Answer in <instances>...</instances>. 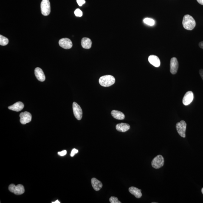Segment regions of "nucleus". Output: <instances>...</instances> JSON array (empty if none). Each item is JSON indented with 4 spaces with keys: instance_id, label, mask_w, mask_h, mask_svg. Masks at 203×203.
<instances>
[{
    "instance_id": "423d86ee",
    "label": "nucleus",
    "mask_w": 203,
    "mask_h": 203,
    "mask_svg": "<svg viewBox=\"0 0 203 203\" xmlns=\"http://www.w3.org/2000/svg\"><path fill=\"white\" fill-rule=\"evenodd\" d=\"M41 13L44 16H47L51 13L50 3L49 0H43L41 4Z\"/></svg>"
},
{
    "instance_id": "f03ea898",
    "label": "nucleus",
    "mask_w": 203,
    "mask_h": 203,
    "mask_svg": "<svg viewBox=\"0 0 203 203\" xmlns=\"http://www.w3.org/2000/svg\"><path fill=\"white\" fill-rule=\"evenodd\" d=\"M115 82V79L113 76L106 75L101 77L99 79V83L101 86L108 87L113 85Z\"/></svg>"
},
{
    "instance_id": "f257e3e1",
    "label": "nucleus",
    "mask_w": 203,
    "mask_h": 203,
    "mask_svg": "<svg viewBox=\"0 0 203 203\" xmlns=\"http://www.w3.org/2000/svg\"><path fill=\"white\" fill-rule=\"evenodd\" d=\"M196 25V21L193 17L188 15H184L182 21V25L184 28L188 30H193Z\"/></svg>"
},
{
    "instance_id": "b1692460",
    "label": "nucleus",
    "mask_w": 203,
    "mask_h": 203,
    "mask_svg": "<svg viewBox=\"0 0 203 203\" xmlns=\"http://www.w3.org/2000/svg\"><path fill=\"white\" fill-rule=\"evenodd\" d=\"M78 150L75 149H74L72 150V152H71L70 156H72V157H73V156H75V154L78 153Z\"/></svg>"
},
{
    "instance_id": "4be33fe9",
    "label": "nucleus",
    "mask_w": 203,
    "mask_h": 203,
    "mask_svg": "<svg viewBox=\"0 0 203 203\" xmlns=\"http://www.w3.org/2000/svg\"><path fill=\"white\" fill-rule=\"evenodd\" d=\"M110 202L111 203H121L120 201L118 200L117 198L115 197L112 196L110 198Z\"/></svg>"
},
{
    "instance_id": "ddd939ff",
    "label": "nucleus",
    "mask_w": 203,
    "mask_h": 203,
    "mask_svg": "<svg viewBox=\"0 0 203 203\" xmlns=\"http://www.w3.org/2000/svg\"><path fill=\"white\" fill-rule=\"evenodd\" d=\"M148 61L150 64L156 67H159L160 65V61L159 57L156 55H151L148 58Z\"/></svg>"
},
{
    "instance_id": "0eeeda50",
    "label": "nucleus",
    "mask_w": 203,
    "mask_h": 203,
    "mask_svg": "<svg viewBox=\"0 0 203 203\" xmlns=\"http://www.w3.org/2000/svg\"><path fill=\"white\" fill-rule=\"evenodd\" d=\"M73 110L76 118L79 120H81L83 117V111L80 105L76 102H74L73 103Z\"/></svg>"
},
{
    "instance_id": "6e6552de",
    "label": "nucleus",
    "mask_w": 203,
    "mask_h": 203,
    "mask_svg": "<svg viewBox=\"0 0 203 203\" xmlns=\"http://www.w3.org/2000/svg\"><path fill=\"white\" fill-rule=\"evenodd\" d=\"M20 122L23 125L30 122L32 120L31 114L27 111L21 113L20 114Z\"/></svg>"
},
{
    "instance_id": "2eb2a0df",
    "label": "nucleus",
    "mask_w": 203,
    "mask_h": 203,
    "mask_svg": "<svg viewBox=\"0 0 203 203\" xmlns=\"http://www.w3.org/2000/svg\"><path fill=\"white\" fill-rule=\"evenodd\" d=\"M91 185L93 188L97 191L100 190L102 187V184L100 181L96 178H93L91 180Z\"/></svg>"
},
{
    "instance_id": "bb28decb",
    "label": "nucleus",
    "mask_w": 203,
    "mask_h": 203,
    "mask_svg": "<svg viewBox=\"0 0 203 203\" xmlns=\"http://www.w3.org/2000/svg\"><path fill=\"white\" fill-rule=\"evenodd\" d=\"M200 75L203 80V69H201L199 71Z\"/></svg>"
},
{
    "instance_id": "6ab92c4d",
    "label": "nucleus",
    "mask_w": 203,
    "mask_h": 203,
    "mask_svg": "<svg viewBox=\"0 0 203 203\" xmlns=\"http://www.w3.org/2000/svg\"><path fill=\"white\" fill-rule=\"evenodd\" d=\"M111 114L114 118L117 120H123L125 118L124 114L123 113L118 111L113 110L111 111Z\"/></svg>"
},
{
    "instance_id": "393cba45",
    "label": "nucleus",
    "mask_w": 203,
    "mask_h": 203,
    "mask_svg": "<svg viewBox=\"0 0 203 203\" xmlns=\"http://www.w3.org/2000/svg\"><path fill=\"white\" fill-rule=\"evenodd\" d=\"M77 2L80 6H82L86 3L85 0H77Z\"/></svg>"
},
{
    "instance_id": "9b49d317",
    "label": "nucleus",
    "mask_w": 203,
    "mask_h": 203,
    "mask_svg": "<svg viewBox=\"0 0 203 203\" xmlns=\"http://www.w3.org/2000/svg\"><path fill=\"white\" fill-rule=\"evenodd\" d=\"M194 98L193 93L188 91L186 93L182 100V103L184 105H188L193 101Z\"/></svg>"
},
{
    "instance_id": "412c9836",
    "label": "nucleus",
    "mask_w": 203,
    "mask_h": 203,
    "mask_svg": "<svg viewBox=\"0 0 203 203\" xmlns=\"http://www.w3.org/2000/svg\"><path fill=\"white\" fill-rule=\"evenodd\" d=\"M144 23L148 25L149 26H152L155 24V21L154 20L151 18H146L144 19Z\"/></svg>"
},
{
    "instance_id": "dca6fc26",
    "label": "nucleus",
    "mask_w": 203,
    "mask_h": 203,
    "mask_svg": "<svg viewBox=\"0 0 203 203\" xmlns=\"http://www.w3.org/2000/svg\"><path fill=\"white\" fill-rule=\"evenodd\" d=\"M130 125L128 124L120 123L118 124L116 126V129L121 132L124 133L130 129Z\"/></svg>"
},
{
    "instance_id": "c756f323",
    "label": "nucleus",
    "mask_w": 203,
    "mask_h": 203,
    "mask_svg": "<svg viewBox=\"0 0 203 203\" xmlns=\"http://www.w3.org/2000/svg\"><path fill=\"white\" fill-rule=\"evenodd\" d=\"M60 203V202H59V201L58 200H57V201H56L55 202H52V203Z\"/></svg>"
},
{
    "instance_id": "39448f33",
    "label": "nucleus",
    "mask_w": 203,
    "mask_h": 203,
    "mask_svg": "<svg viewBox=\"0 0 203 203\" xmlns=\"http://www.w3.org/2000/svg\"><path fill=\"white\" fill-rule=\"evenodd\" d=\"M176 129L178 134L181 137H185V132L186 130L187 124L184 120L178 122L176 124Z\"/></svg>"
},
{
    "instance_id": "4468645a",
    "label": "nucleus",
    "mask_w": 203,
    "mask_h": 203,
    "mask_svg": "<svg viewBox=\"0 0 203 203\" xmlns=\"http://www.w3.org/2000/svg\"><path fill=\"white\" fill-rule=\"evenodd\" d=\"M24 103L21 102H18L14 104L13 105L9 106L8 108L9 109L11 110L14 111H18L22 110L24 108Z\"/></svg>"
},
{
    "instance_id": "7c9ffc66",
    "label": "nucleus",
    "mask_w": 203,
    "mask_h": 203,
    "mask_svg": "<svg viewBox=\"0 0 203 203\" xmlns=\"http://www.w3.org/2000/svg\"><path fill=\"white\" fill-rule=\"evenodd\" d=\"M201 191H202V193L203 194V188L202 189V190H201Z\"/></svg>"
},
{
    "instance_id": "9d476101",
    "label": "nucleus",
    "mask_w": 203,
    "mask_h": 203,
    "mask_svg": "<svg viewBox=\"0 0 203 203\" xmlns=\"http://www.w3.org/2000/svg\"><path fill=\"white\" fill-rule=\"evenodd\" d=\"M59 44L61 47L66 49L71 48L73 45L72 41L68 38L61 39L59 41Z\"/></svg>"
},
{
    "instance_id": "c85d7f7f",
    "label": "nucleus",
    "mask_w": 203,
    "mask_h": 203,
    "mask_svg": "<svg viewBox=\"0 0 203 203\" xmlns=\"http://www.w3.org/2000/svg\"><path fill=\"white\" fill-rule=\"evenodd\" d=\"M197 1H198V2L199 3V4L203 5V0H197Z\"/></svg>"
},
{
    "instance_id": "f8f14e48",
    "label": "nucleus",
    "mask_w": 203,
    "mask_h": 203,
    "mask_svg": "<svg viewBox=\"0 0 203 203\" xmlns=\"http://www.w3.org/2000/svg\"><path fill=\"white\" fill-rule=\"evenodd\" d=\"M35 75L36 78L41 82L44 81L45 80V76L42 70L39 67H37L35 69Z\"/></svg>"
},
{
    "instance_id": "7ed1b4c3",
    "label": "nucleus",
    "mask_w": 203,
    "mask_h": 203,
    "mask_svg": "<svg viewBox=\"0 0 203 203\" xmlns=\"http://www.w3.org/2000/svg\"><path fill=\"white\" fill-rule=\"evenodd\" d=\"M165 163V159L161 155H158L153 159L151 165L153 168L159 169L163 166Z\"/></svg>"
},
{
    "instance_id": "cd10ccee",
    "label": "nucleus",
    "mask_w": 203,
    "mask_h": 203,
    "mask_svg": "<svg viewBox=\"0 0 203 203\" xmlns=\"http://www.w3.org/2000/svg\"><path fill=\"white\" fill-rule=\"evenodd\" d=\"M199 46L201 48L203 49V41H201V42H200L199 43Z\"/></svg>"
},
{
    "instance_id": "a211bd4d",
    "label": "nucleus",
    "mask_w": 203,
    "mask_h": 203,
    "mask_svg": "<svg viewBox=\"0 0 203 203\" xmlns=\"http://www.w3.org/2000/svg\"><path fill=\"white\" fill-rule=\"evenodd\" d=\"M81 45L83 48L89 49L91 47L92 41L90 38H82L81 40Z\"/></svg>"
},
{
    "instance_id": "a878e982",
    "label": "nucleus",
    "mask_w": 203,
    "mask_h": 203,
    "mask_svg": "<svg viewBox=\"0 0 203 203\" xmlns=\"http://www.w3.org/2000/svg\"><path fill=\"white\" fill-rule=\"evenodd\" d=\"M58 155H59V156H64L66 154L67 151L66 150H64V151H62L58 152Z\"/></svg>"
},
{
    "instance_id": "aec40b11",
    "label": "nucleus",
    "mask_w": 203,
    "mask_h": 203,
    "mask_svg": "<svg viewBox=\"0 0 203 203\" xmlns=\"http://www.w3.org/2000/svg\"><path fill=\"white\" fill-rule=\"evenodd\" d=\"M8 40L2 35H0V44L1 46L7 45L8 43Z\"/></svg>"
},
{
    "instance_id": "20e7f679",
    "label": "nucleus",
    "mask_w": 203,
    "mask_h": 203,
    "mask_svg": "<svg viewBox=\"0 0 203 203\" xmlns=\"http://www.w3.org/2000/svg\"><path fill=\"white\" fill-rule=\"evenodd\" d=\"M10 191L16 195H21L24 194L25 192V188L21 184H18L15 185V184H11L8 187Z\"/></svg>"
},
{
    "instance_id": "5701e85b",
    "label": "nucleus",
    "mask_w": 203,
    "mask_h": 203,
    "mask_svg": "<svg viewBox=\"0 0 203 203\" xmlns=\"http://www.w3.org/2000/svg\"><path fill=\"white\" fill-rule=\"evenodd\" d=\"M74 13L76 16L77 17H81L83 15V12L81 11V10H80V9H77L75 10V12H74Z\"/></svg>"
},
{
    "instance_id": "f3484780",
    "label": "nucleus",
    "mask_w": 203,
    "mask_h": 203,
    "mask_svg": "<svg viewBox=\"0 0 203 203\" xmlns=\"http://www.w3.org/2000/svg\"><path fill=\"white\" fill-rule=\"evenodd\" d=\"M129 191L131 194L134 195L136 198H140L142 196L141 190L134 187H130L129 188Z\"/></svg>"
},
{
    "instance_id": "1a4fd4ad",
    "label": "nucleus",
    "mask_w": 203,
    "mask_h": 203,
    "mask_svg": "<svg viewBox=\"0 0 203 203\" xmlns=\"http://www.w3.org/2000/svg\"><path fill=\"white\" fill-rule=\"evenodd\" d=\"M179 67V63L177 58L175 57H173L170 60V72L173 75H175L177 72Z\"/></svg>"
}]
</instances>
